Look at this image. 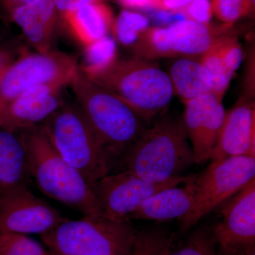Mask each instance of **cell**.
<instances>
[{
    "label": "cell",
    "mask_w": 255,
    "mask_h": 255,
    "mask_svg": "<svg viewBox=\"0 0 255 255\" xmlns=\"http://www.w3.org/2000/svg\"><path fill=\"white\" fill-rule=\"evenodd\" d=\"M125 171L152 182L177 177L194 162L182 119L164 114L147 128L124 157Z\"/></svg>",
    "instance_id": "obj_2"
},
{
    "label": "cell",
    "mask_w": 255,
    "mask_h": 255,
    "mask_svg": "<svg viewBox=\"0 0 255 255\" xmlns=\"http://www.w3.org/2000/svg\"><path fill=\"white\" fill-rule=\"evenodd\" d=\"M212 236L221 255H240L255 246V179L228 201Z\"/></svg>",
    "instance_id": "obj_11"
},
{
    "label": "cell",
    "mask_w": 255,
    "mask_h": 255,
    "mask_svg": "<svg viewBox=\"0 0 255 255\" xmlns=\"http://www.w3.org/2000/svg\"><path fill=\"white\" fill-rule=\"evenodd\" d=\"M136 235L127 220L84 216L40 236L52 255H130Z\"/></svg>",
    "instance_id": "obj_5"
},
{
    "label": "cell",
    "mask_w": 255,
    "mask_h": 255,
    "mask_svg": "<svg viewBox=\"0 0 255 255\" xmlns=\"http://www.w3.org/2000/svg\"><path fill=\"white\" fill-rule=\"evenodd\" d=\"M255 0H211L214 15L221 23L233 24L254 14Z\"/></svg>",
    "instance_id": "obj_25"
},
{
    "label": "cell",
    "mask_w": 255,
    "mask_h": 255,
    "mask_svg": "<svg viewBox=\"0 0 255 255\" xmlns=\"http://www.w3.org/2000/svg\"><path fill=\"white\" fill-rule=\"evenodd\" d=\"M223 98L224 96L212 92L184 105L183 123L196 164L210 159L217 141L226 112Z\"/></svg>",
    "instance_id": "obj_13"
},
{
    "label": "cell",
    "mask_w": 255,
    "mask_h": 255,
    "mask_svg": "<svg viewBox=\"0 0 255 255\" xmlns=\"http://www.w3.org/2000/svg\"><path fill=\"white\" fill-rule=\"evenodd\" d=\"M167 74L174 95L178 96L184 105L214 91L212 75L195 58H176Z\"/></svg>",
    "instance_id": "obj_21"
},
{
    "label": "cell",
    "mask_w": 255,
    "mask_h": 255,
    "mask_svg": "<svg viewBox=\"0 0 255 255\" xmlns=\"http://www.w3.org/2000/svg\"><path fill=\"white\" fill-rule=\"evenodd\" d=\"M61 157L92 187L108 175L114 157L101 142L78 106L64 105L44 124Z\"/></svg>",
    "instance_id": "obj_6"
},
{
    "label": "cell",
    "mask_w": 255,
    "mask_h": 255,
    "mask_svg": "<svg viewBox=\"0 0 255 255\" xmlns=\"http://www.w3.org/2000/svg\"><path fill=\"white\" fill-rule=\"evenodd\" d=\"M255 179V157L233 156L213 161L204 172L196 174L194 206L181 219L182 231L194 226Z\"/></svg>",
    "instance_id": "obj_8"
},
{
    "label": "cell",
    "mask_w": 255,
    "mask_h": 255,
    "mask_svg": "<svg viewBox=\"0 0 255 255\" xmlns=\"http://www.w3.org/2000/svg\"><path fill=\"white\" fill-rule=\"evenodd\" d=\"M85 48L83 62L79 68L90 79L110 68L119 58L117 43L112 36L104 37Z\"/></svg>",
    "instance_id": "obj_22"
},
{
    "label": "cell",
    "mask_w": 255,
    "mask_h": 255,
    "mask_svg": "<svg viewBox=\"0 0 255 255\" xmlns=\"http://www.w3.org/2000/svg\"><path fill=\"white\" fill-rule=\"evenodd\" d=\"M65 86L52 82L28 89L0 110V127L17 132L47 120L64 105Z\"/></svg>",
    "instance_id": "obj_14"
},
{
    "label": "cell",
    "mask_w": 255,
    "mask_h": 255,
    "mask_svg": "<svg viewBox=\"0 0 255 255\" xmlns=\"http://www.w3.org/2000/svg\"><path fill=\"white\" fill-rule=\"evenodd\" d=\"M11 63L12 62L9 53L0 49V72L6 71Z\"/></svg>",
    "instance_id": "obj_33"
},
{
    "label": "cell",
    "mask_w": 255,
    "mask_h": 255,
    "mask_svg": "<svg viewBox=\"0 0 255 255\" xmlns=\"http://www.w3.org/2000/svg\"><path fill=\"white\" fill-rule=\"evenodd\" d=\"M177 13L184 15L185 19L203 23L211 22L214 16L211 0H192Z\"/></svg>",
    "instance_id": "obj_28"
},
{
    "label": "cell",
    "mask_w": 255,
    "mask_h": 255,
    "mask_svg": "<svg viewBox=\"0 0 255 255\" xmlns=\"http://www.w3.org/2000/svg\"><path fill=\"white\" fill-rule=\"evenodd\" d=\"M150 20L137 11L122 10L114 18L111 33L117 45L128 50L149 27Z\"/></svg>",
    "instance_id": "obj_23"
},
{
    "label": "cell",
    "mask_w": 255,
    "mask_h": 255,
    "mask_svg": "<svg viewBox=\"0 0 255 255\" xmlns=\"http://www.w3.org/2000/svg\"><path fill=\"white\" fill-rule=\"evenodd\" d=\"M196 174L184 187L167 188L147 199L140 207L129 215V219L164 221L182 219L190 212L196 194Z\"/></svg>",
    "instance_id": "obj_17"
},
{
    "label": "cell",
    "mask_w": 255,
    "mask_h": 255,
    "mask_svg": "<svg viewBox=\"0 0 255 255\" xmlns=\"http://www.w3.org/2000/svg\"><path fill=\"white\" fill-rule=\"evenodd\" d=\"M194 175L177 176L162 182H152L128 171L102 177L91 188L106 214L128 220L150 196L167 188L185 184Z\"/></svg>",
    "instance_id": "obj_10"
},
{
    "label": "cell",
    "mask_w": 255,
    "mask_h": 255,
    "mask_svg": "<svg viewBox=\"0 0 255 255\" xmlns=\"http://www.w3.org/2000/svg\"><path fill=\"white\" fill-rule=\"evenodd\" d=\"M90 80L122 99L146 122L163 112L174 95L168 74L155 60L133 55L118 58Z\"/></svg>",
    "instance_id": "obj_4"
},
{
    "label": "cell",
    "mask_w": 255,
    "mask_h": 255,
    "mask_svg": "<svg viewBox=\"0 0 255 255\" xmlns=\"http://www.w3.org/2000/svg\"><path fill=\"white\" fill-rule=\"evenodd\" d=\"M167 255H221L212 234L205 230L199 229L191 235L187 243L179 249Z\"/></svg>",
    "instance_id": "obj_27"
},
{
    "label": "cell",
    "mask_w": 255,
    "mask_h": 255,
    "mask_svg": "<svg viewBox=\"0 0 255 255\" xmlns=\"http://www.w3.org/2000/svg\"><path fill=\"white\" fill-rule=\"evenodd\" d=\"M17 132L26 151L30 176L45 195L84 216H109L86 180L55 149L44 126Z\"/></svg>",
    "instance_id": "obj_1"
},
{
    "label": "cell",
    "mask_w": 255,
    "mask_h": 255,
    "mask_svg": "<svg viewBox=\"0 0 255 255\" xmlns=\"http://www.w3.org/2000/svg\"><path fill=\"white\" fill-rule=\"evenodd\" d=\"M67 219L28 188L0 196V233H42Z\"/></svg>",
    "instance_id": "obj_12"
},
{
    "label": "cell",
    "mask_w": 255,
    "mask_h": 255,
    "mask_svg": "<svg viewBox=\"0 0 255 255\" xmlns=\"http://www.w3.org/2000/svg\"><path fill=\"white\" fill-rule=\"evenodd\" d=\"M29 176L19 134L0 127V196L27 187Z\"/></svg>",
    "instance_id": "obj_19"
},
{
    "label": "cell",
    "mask_w": 255,
    "mask_h": 255,
    "mask_svg": "<svg viewBox=\"0 0 255 255\" xmlns=\"http://www.w3.org/2000/svg\"><path fill=\"white\" fill-rule=\"evenodd\" d=\"M40 1L42 0H0V3L9 12L15 8L35 4Z\"/></svg>",
    "instance_id": "obj_32"
},
{
    "label": "cell",
    "mask_w": 255,
    "mask_h": 255,
    "mask_svg": "<svg viewBox=\"0 0 255 255\" xmlns=\"http://www.w3.org/2000/svg\"><path fill=\"white\" fill-rule=\"evenodd\" d=\"M104 1L105 0H53L57 11L62 15L77 9L84 5Z\"/></svg>",
    "instance_id": "obj_30"
},
{
    "label": "cell",
    "mask_w": 255,
    "mask_h": 255,
    "mask_svg": "<svg viewBox=\"0 0 255 255\" xmlns=\"http://www.w3.org/2000/svg\"><path fill=\"white\" fill-rule=\"evenodd\" d=\"M11 19L19 26L28 43L40 53L51 50L58 11L53 0L19 6L9 11Z\"/></svg>",
    "instance_id": "obj_16"
},
{
    "label": "cell",
    "mask_w": 255,
    "mask_h": 255,
    "mask_svg": "<svg viewBox=\"0 0 255 255\" xmlns=\"http://www.w3.org/2000/svg\"><path fill=\"white\" fill-rule=\"evenodd\" d=\"M172 236L160 229L137 233L130 255H167L172 244Z\"/></svg>",
    "instance_id": "obj_24"
},
{
    "label": "cell",
    "mask_w": 255,
    "mask_h": 255,
    "mask_svg": "<svg viewBox=\"0 0 255 255\" xmlns=\"http://www.w3.org/2000/svg\"><path fill=\"white\" fill-rule=\"evenodd\" d=\"M240 255H255V246L252 247V248H249L247 251L243 252Z\"/></svg>",
    "instance_id": "obj_34"
},
{
    "label": "cell",
    "mask_w": 255,
    "mask_h": 255,
    "mask_svg": "<svg viewBox=\"0 0 255 255\" xmlns=\"http://www.w3.org/2000/svg\"><path fill=\"white\" fill-rule=\"evenodd\" d=\"M241 33L236 23H203L184 19L167 26H149L128 50L133 56L152 60L198 59L223 38Z\"/></svg>",
    "instance_id": "obj_7"
},
{
    "label": "cell",
    "mask_w": 255,
    "mask_h": 255,
    "mask_svg": "<svg viewBox=\"0 0 255 255\" xmlns=\"http://www.w3.org/2000/svg\"><path fill=\"white\" fill-rule=\"evenodd\" d=\"M70 85L77 105L114 157L127 152L147 128L145 121L127 102L87 78L80 68Z\"/></svg>",
    "instance_id": "obj_3"
},
{
    "label": "cell",
    "mask_w": 255,
    "mask_h": 255,
    "mask_svg": "<svg viewBox=\"0 0 255 255\" xmlns=\"http://www.w3.org/2000/svg\"><path fill=\"white\" fill-rule=\"evenodd\" d=\"M0 255H52L24 235L0 233Z\"/></svg>",
    "instance_id": "obj_26"
},
{
    "label": "cell",
    "mask_w": 255,
    "mask_h": 255,
    "mask_svg": "<svg viewBox=\"0 0 255 255\" xmlns=\"http://www.w3.org/2000/svg\"><path fill=\"white\" fill-rule=\"evenodd\" d=\"M233 156L255 157V98L244 95L226 112L210 159L219 160Z\"/></svg>",
    "instance_id": "obj_15"
},
{
    "label": "cell",
    "mask_w": 255,
    "mask_h": 255,
    "mask_svg": "<svg viewBox=\"0 0 255 255\" xmlns=\"http://www.w3.org/2000/svg\"><path fill=\"white\" fill-rule=\"evenodd\" d=\"M62 16L72 36L85 47L109 36L115 18L105 1L84 5Z\"/></svg>",
    "instance_id": "obj_18"
},
{
    "label": "cell",
    "mask_w": 255,
    "mask_h": 255,
    "mask_svg": "<svg viewBox=\"0 0 255 255\" xmlns=\"http://www.w3.org/2000/svg\"><path fill=\"white\" fill-rule=\"evenodd\" d=\"M192 0H158L157 11L177 13Z\"/></svg>",
    "instance_id": "obj_31"
},
{
    "label": "cell",
    "mask_w": 255,
    "mask_h": 255,
    "mask_svg": "<svg viewBox=\"0 0 255 255\" xmlns=\"http://www.w3.org/2000/svg\"><path fill=\"white\" fill-rule=\"evenodd\" d=\"M4 72H0V80H1V77H2L3 74L4 73Z\"/></svg>",
    "instance_id": "obj_35"
},
{
    "label": "cell",
    "mask_w": 255,
    "mask_h": 255,
    "mask_svg": "<svg viewBox=\"0 0 255 255\" xmlns=\"http://www.w3.org/2000/svg\"><path fill=\"white\" fill-rule=\"evenodd\" d=\"M78 69L75 58L60 51L23 55L11 64L0 80V110L36 85H70Z\"/></svg>",
    "instance_id": "obj_9"
},
{
    "label": "cell",
    "mask_w": 255,
    "mask_h": 255,
    "mask_svg": "<svg viewBox=\"0 0 255 255\" xmlns=\"http://www.w3.org/2000/svg\"><path fill=\"white\" fill-rule=\"evenodd\" d=\"M128 10H157L158 0H114Z\"/></svg>",
    "instance_id": "obj_29"
},
{
    "label": "cell",
    "mask_w": 255,
    "mask_h": 255,
    "mask_svg": "<svg viewBox=\"0 0 255 255\" xmlns=\"http://www.w3.org/2000/svg\"><path fill=\"white\" fill-rule=\"evenodd\" d=\"M240 36H231L215 43L198 60L214 78V92L225 96L235 73L243 62V47Z\"/></svg>",
    "instance_id": "obj_20"
}]
</instances>
